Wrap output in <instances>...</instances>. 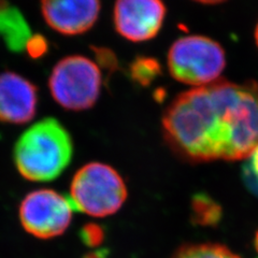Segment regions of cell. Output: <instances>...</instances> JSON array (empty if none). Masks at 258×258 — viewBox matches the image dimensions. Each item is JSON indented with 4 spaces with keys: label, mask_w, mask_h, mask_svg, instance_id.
<instances>
[{
    "label": "cell",
    "mask_w": 258,
    "mask_h": 258,
    "mask_svg": "<svg viewBox=\"0 0 258 258\" xmlns=\"http://www.w3.org/2000/svg\"><path fill=\"white\" fill-rule=\"evenodd\" d=\"M163 129L187 160L247 158L258 145V83L217 80L184 92L166 109Z\"/></svg>",
    "instance_id": "obj_1"
},
{
    "label": "cell",
    "mask_w": 258,
    "mask_h": 258,
    "mask_svg": "<svg viewBox=\"0 0 258 258\" xmlns=\"http://www.w3.org/2000/svg\"><path fill=\"white\" fill-rule=\"evenodd\" d=\"M74 155V143L61 123L46 117L30 126L16 141L13 158L20 174L28 181H53L63 172Z\"/></svg>",
    "instance_id": "obj_2"
},
{
    "label": "cell",
    "mask_w": 258,
    "mask_h": 258,
    "mask_svg": "<svg viewBox=\"0 0 258 258\" xmlns=\"http://www.w3.org/2000/svg\"><path fill=\"white\" fill-rule=\"evenodd\" d=\"M127 198L123 177L114 168L101 163L83 166L70 185L69 200L75 211L106 217L122 208Z\"/></svg>",
    "instance_id": "obj_3"
},
{
    "label": "cell",
    "mask_w": 258,
    "mask_h": 258,
    "mask_svg": "<svg viewBox=\"0 0 258 258\" xmlns=\"http://www.w3.org/2000/svg\"><path fill=\"white\" fill-rule=\"evenodd\" d=\"M225 64L224 48L204 36L177 39L168 53V68L172 78L195 87L217 81Z\"/></svg>",
    "instance_id": "obj_4"
},
{
    "label": "cell",
    "mask_w": 258,
    "mask_h": 258,
    "mask_svg": "<svg viewBox=\"0 0 258 258\" xmlns=\"http://www.w3.org/2000/svg\"><path fill=\"white\" fill-rule=\"evenodd\" d=\"M101 83L99 67L80 55L68 56L59 60L48 80L55 101L71 111L92 108L99 98Z\"/></svg>",
    "instance_id": "obj_5"
},
{
    "label": "cell",
    "mask_w": 258,
    "mask_h": 258,
    "mask_svg": "<svg viewBox=\"0 0 258 258\" xmlns=\"http://www.w3.org/2000/svg\"><path fill=\"white\" fill-rule=\"evenodd\" d=\"M74 211L69 198L53 189H39L22 200L19 215L24 229L30 235L51 239L66 231Z\"/></svg>",
    "instance_id": "obj_6"
},
{
    "label": "cell",
    "mask_w": 258,
    "mask_h": 258,
    "mask_svg": "<svg viewBox=\"0 0 258 258\" xmlns=\"http://www.w3.org/2000/svg\"><path fill=\"white\" fill-rule=\"evenodd\" d=\"M166 16L161 0H116L113 21L118 34L133 42L154 38Z\"/></svg>",
    "instance_id": "obj_7"
},
{
    "label": "cell",
    "mask_w": 258,
    "mask_h": 258,
    "mask_svg": "<svg viewBox=\"0 0 258 258\" xmlns=\"http://www.w3.org/2000/svg\"><path fill=\"white\" fill-rule=\"evenodd\" d=\"M41 10L52 29L61 35H81L98 19L100 0H41Z\"/></svg>",
    "instance_id": "obj_8"
},
{
    "label": "cell",
    "mask_w": 258,
    "mask_h": 258,
    "mask_svg": "<svg viewBox=\"0 0 258 258\" xmlns=\"http://www.w3.org/2000/svg\"><path fill=\"white\" fill-rule=\"evenodd\" d=\"M38 104L37 87L13 72L0 75V120L25 124L34 118Z\"/></svg>",
    "instance_id": "obj_9"
},
{
    "label": "cell",
    "mask_w": 258,
    "mask_h": 258,
    "mask_svg": "<svg viewBox=\"0 0 258 258\" xmlns=\"http://www.w3.org/2000/svg\"><path fill=\"white\" fill-rule=\"evenodd\" d=\"M0 38L13 52L27 48L31 32L21 12L6 0H0Z\"/></svg>",
    "instance_id": "obj_10"
},
{
    "label": "cell",
    "mask_w": 258,
    "mask_h": 258,
    "mask_svg": "<svg viewBox=\"0 0 258 258\" xmlns=\"http://www.w3.org/2000/svg\"><path fill=\"white\" fill-rule=\"evenodd\" d=\"M171 258H241L228 247L216 243L184 245Z\"/></svg>",
    "instance_id": "obj_11"
},
{
    "label": "cell",
    "mask_w": 258,
    "mask_h": 258,
    "mask_svg": "<svg viewBox=\"0 0 258 258\" xmlns=\"http://www.w3.org/2000/svg\"><path fill=\"white\" fill-rule=\"evenodd\" d=\"M194 213L197 216L198 223L209 225L217 222L221 216L220 207L210 198L198 196L192 205Z\"/></svg>",
    "instance_id": "obj_12"
},
{
    "label": "cell",
    "mask_w": 258,
    "mask_h": 258,
    "mask_svg": "<svg viewBox=\"0 0 258 258\" xmlns=\"http://www.w3.org/2000/svg\"><path fill=\"white\" fill-rule=\"evenodd\" d=\"M248 163L246 165V174L248 180L251 181V186L258 188V145L252 152V154L248 157Z\"/></svg>",
    "instance_id": "obj_13"
},
{
    "label": "cell",
    "mask_w": 258,
    "mask_h": 258,
    "mask_svg": "<svg viewBox=\"0 0 258 258\" xmlns=\"http://www.w3.org/2000/svg\"><path fill=\"white\" fill-rule=\"evenodd\" d=\"M83 240L88 245L98 244L102 239V231L97 226H85L83 229Z\"/></svg>",
    "instance_id": "obj_14"
},
{
    "label": "cell",
    "mask_w": 258,
    "mask_h": 258,
    "mask_svg": "<svg viewBox=\"0 0 258 258\" xmlns=\"http://www.w3.org/2000/svg\"><path fill=\"white\" fill-rule=\"evenodd\" d=\"M195 2H198L201 4H207V5H214V4L222 3L224 0H195Z\"/></svg>",
    "instance_id": "obj_15"
},
{
    "label": "cell",
    "mask_w": 258,
    "mask_h": 258,
    "mask_svg": "<svg viewBox=\"0 0 258 258\" xmlns=\"http://www.w3.org/2000/svg\"><path fill=\"white\" fill-rule=\"evenodd\" d=\"M255 40H256V43H257V46H258V24H257L256 30H255Z\"/></svg>",
    "instance_id": "obj_16"
}]
</instances>
